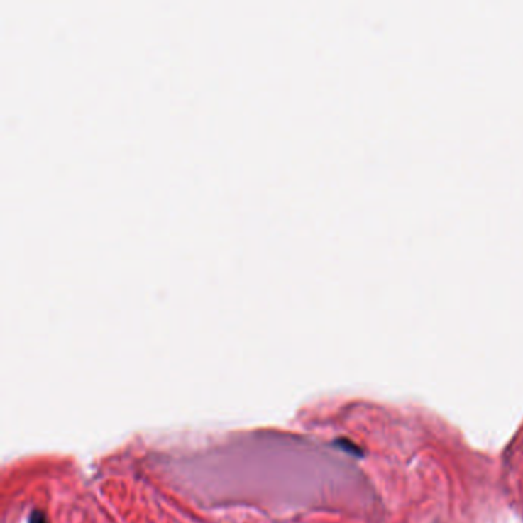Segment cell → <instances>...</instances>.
<instances>
[{"mask_svg": "<svg viewBox=\"0 0 523 523\" xmlns=\"http://www.w3.org/2000/svg\"><path fill=\"white\" fill-rule=\"evenodd\" d=\"M28 523H50L45 516V512L40 510H33V512L28 517Z\"/></svg>", "mask_w": 523, "mask_h": 523, "instance_id": "cell-1", "label": "cell"}]
</instances>
